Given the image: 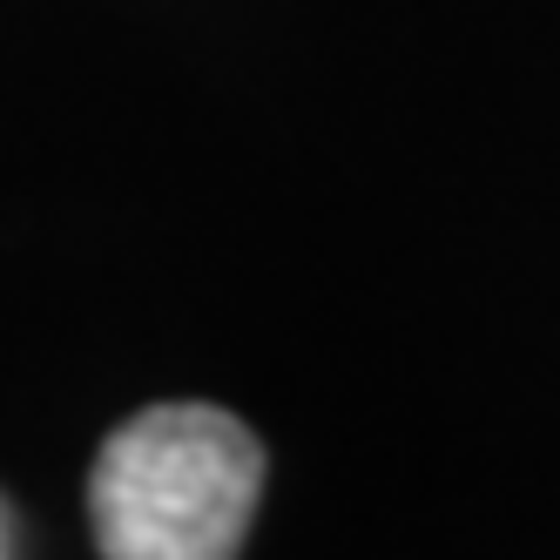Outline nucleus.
Instances as JSON below:
<instances>
[{
    "label": "nucleus",
    "mask_w": 560,
    "mask_h": 560,
    "mask_svg": "<svg viewBox=\"0 0 560 560\" xmlns=\"http://www.w3.org/2000/svg\"><path fill=\"white\" fill-rule=\"evenodd\" d=\"M264 493V446L217 406L136 412L95 453L89 513L108 560H223Z\"/></svg>",
    "instance_id": "1"
}]
</instances>
